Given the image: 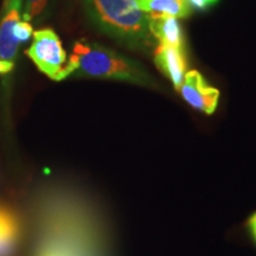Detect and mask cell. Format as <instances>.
<instances>
[{
    "mask_svg": "<svg viewBox=\"0 0 256 256\" xmlns=\"http://www.w3.org/2000/svg\"><path fill=\"white\" fill-rule=\"evenodd\" d=\"M188 6L194 10H206L209 8L210 6L215 5L218 0H186Z\"/></svg>",
    "mask_w": 256,
    "mask_h": 256,
    "instance_id": "cell-12",
    "label": "cell"
},
{
    "mask_svg": "<svg viewBox=\"0 0 256 256\" xmlns=\"http://www.w3.org/2000/svg\"><path fill=\"white\" fill-rule=\"evenodd\" d=\"M26 55L48 78L54 81L64 80L68 57L62 42L54 30L43 28L34 32V40L26 50Z\"/></svg>",
    "mask_w": 256,
    "mask_h": 256,
    "instance_id": "cell-3",
    "label": "cell"
},
{
    "mask_svg": "<svg viewBox=\"0 0 256 256\" xmlns=\"http://www.w3.org/2000/svg\"><path fill=\"white\" fill-rule=\"evenodd\" d=\"M88 14L101 30L132 46L148 43V16L136 0H84Z\"/></svg>",
    "mask_w": 256,
    "mask_h": 256,
    "instance_id": "cell-2",
    "label": "cell"
},
{
    "mask_svg": "<svg viewBox=\"0 0 256 256\" xmlns=\"http://www.w3.org/2000/svg\"><path fill=\"white\" fill-rule=\"evenodd\" d=\"M20 226L14 214L0 206V256H16L18 250Z\"/></svg>",
    "mask_w": 256,
    "mask_h": 256,
    "instance_id": "cell-8",
    "label": "cell"
},
{
    "mask_svg": "<svg viewBox=\"0 0 256 256\" xmlns=\"http://www.w3.org/2000/svg\"><path fill=\"white\" fill-rule=\"evenodd\" d=\"M14 69V62H8V60H0V75H5L12 72Z\"/></svg>",
    "mask_w": 256,
    "mask_h": 256,
    "instance_id": "cell-13",
    "label": "cell"
},
{
    "mask_svg": "<svg viewBox=\"0 0 256 256\" xmlns=\"http://www.w3.org/2000/svg\"><path fill=\"white\" fill-rule=\"evenodd\" d=\"M34 34V30H32V25L28 22H19L14 28V37L17 38V40L20 42H26Z\"/></svg>",
    "mask_w": 256,
    "mask_h": 256,
    "instance_id": "cell-11",
    "label": "cell"
},
{
    "mask_svg": "<svg viewBox=\"0 0 256 256\" xmlns=\"http://www.w3.org/2000/svg\"><path fill=\"white\" fill-rule=\"evenodd\" d=\"M48 0H23L22 6V18L25 22H30L38 16L46 8Z\"/></svg>",
    "mask_w": 256,
    "mask_h": 256,
    "instance_id": "cell-10",
    "label": "cell"
},
{
    "mask_svg": "<svg viewBox=\"0 0 256 256\" xmlns=\"http://www.w3.org/2000/svg\"><path fill=\"white\" fill-rule=\"evenodd\" d=\"M178 92L191 107L206 114H212L218 104L220 90L210 86L197 70L186 72Z\"/></svg>",
    "mask_w": 256,
    "mask_h": 256,
    "instance_id": "cell-4",
    "label": "cell"
},
{
    "mask_svg": "<svg viewBox=\"0 0 256 256\" xmlns=\"http://www.w3.org/2000/svg\"><path fill=\"white\" fill-rule=\"evenodd\" d=\"M249 229H250L252 238L256 241V212L249 218Z\"/></svg>",
    "mask_w": 256,
    "mask_h": 256,
    "instance_id": "cell-14",
    "label": "cell"
},
{
    "mask_svg": "<svg viewBox=\"0 0 256 256\" xmlns=\"http://www.w3.org/2000/svg\"><path fill=\"white\" fill-rule=\"evenodd\" d=\"M154 63L160 72L164 74L178 90L184 82L188 69L184 49L159 44L154 51Z\"/></svg>",
    "mask_w": 256,
    "mask_h": 256,
    "instance_id": "cell-6",
    "label": "cell"
},
{
    "mask_svg": "<svg viewBox=\"0 0 256 256\" xmlns=\"http://www.w3.org/2000/svg\"><path fill=\"white\" fill-rule=\"evenodd\" d=\"M148 28L159 44L184 49L183 30L177 18L170 16L148 17Z\"/></svg>",
    "mask_w": 256,
    "mask_h": 256,
    "instance_id": "cell-7",
    "label": "cell"
},
{
    "mask_svg": "<svg viewBox=\"0 0 256 256\" xmlns=\"http://www.w3.org/2000/svg\"><path fill=\"white\" fill-rule=\"evenodd\" d=\"M136 2L148 17L170 16L186 18L191 14V8L186 0H136Z\"/></svg>",
    "mask_w": 256,
    "mask_h": 256,
    "instance_id": "cell-9",
    "label": "cell"
},
{
    "mask_svg": "<svg viewBox=\"0 0 256 256\" xmlns=\"http://www.w3.org/2000/svg\"><path fill=\"white\" fill-rule=\"evenodd\" d=\"M23 0H8L0 23V60L14 62L19 42L14 37V28L22 18Z\"/></svg>",
    "mask_w": 256,
    "mask_h": 256,
    "instance_id": "cell-5",
    "label": "cell"
},
{
    "mask_svg": "<svg viewBox=\"0 0 256 256\" xmlns=\"http://www.w3.org/2000/svg\"><path fill=\"white\" fill-rule=\"evenodd\" d=\"M75 74L90 78L120 80L144 86L152 82L138 63L113 50L86 40H78L74 44L72 52L64 72V78Z\"/></svg>",
    "mask_w": 256,
    "mask_h": 256,
    "instance_id": "cell-1",
    "label": "cell"
}]
</instances>
